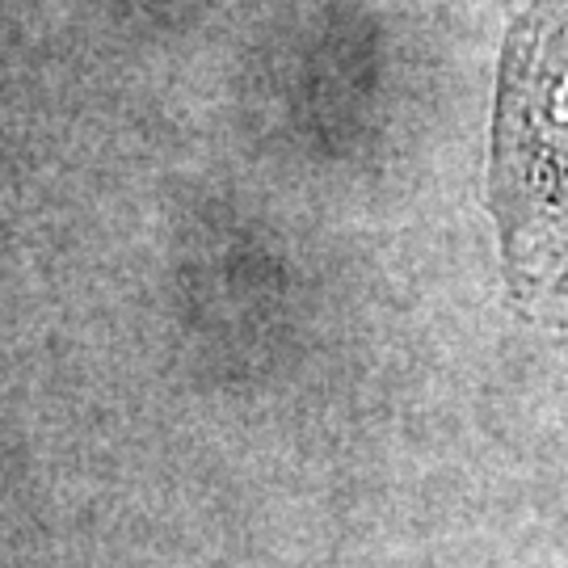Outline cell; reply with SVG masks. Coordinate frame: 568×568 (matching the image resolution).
<instances>
[{"label": "cell", "instance_id": "obj_1", "mask_svg": "<svg viewBox=\"0 0 568 568\" xmlns=\"http://www.w3.org/2000/svg\"><path fill=\"white\" fill-rule=\"evenodd\" d=\"M493 203L527 291H568V0H535L501 63Z\"/></svg>", "mask_w": 568, "mask_h": 568}]
</instances>
